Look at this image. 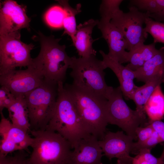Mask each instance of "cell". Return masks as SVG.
Masks as SVG:
<instances>
[{
	"label": "cell",
	"instance_id": "8fae6325",
	"mask_svg": "<svg viewBox=\"0 0 164 164\" xmlns=\"http://www.w3.org/2000/svg\"><path fill=\"white\" fill-rule=\"evenodd\" d=\"M26 6L16 1L6 0L0 4V35L21 37L20 31L28 29L30 19L26 14Z\"/></svg>",
	"mask_w": 164,
	"mask_h": 164
},
{
	"label": "cell",
	"instance_id": "83f0119b",
	"mask_svg": "<svg viewBox=\"0 0 164 164\" xmlns=\"http://www.w3.org/2000/svg\"><path fill=\"white\" fill-rule=\"evenodd\" d=\"M26 152L19 151L13 156H0V164H32Z\"/></svg>",
	"mask_w": 164,
	"mask_h": 164
},
{
	"label": "cell",
	"instance_id": "d6986e66",
	"mask_svg": "<svg viewBox=\"0 0 164 164\" xmlns=\"http://www.w3.org/2000/svg\"><path fill=\"white\" fill-rule=\"evenodd\" d=\"M12 124L27 132L31 130L29 111L25 95L16 97L14 103L7 109Z\"/></svg>",
	"mask_w": 164,
	"mask_h": 164
},
{
	"label": "cell",
	"instance_id": "8d00e7d4",
	"mask_svg": "<svg viewBox=\"0 0 164 164\" xmlns=\"http://www.w3.org/2000/svg\"></svg>",
	"mask_w": 164,
	"mask_h": 164
},
{
	"label": "cell",
	"instance_id": "4fadbf2b",
	"mask_svg": "<svg viewBox=\"0 0 164 164\" xmlns=\"http://www.w3.org/2000/svg\"><path fill=\"white\" fill-rule=\"evenodd\" d=\"M0 122V156H5L15 151H25L28 153L33 138L28 132L13 125L1 113Z\"/></svg>",
	"mask_w": 164,
	"mask_h": 164
},
{
	"label": "cell",
	"instance_id": "ba28073f",
	"mask_svg": "<svg viewBox=\"0 0 164 164\" xmlns=\"http://www.w3.org/2000/svg\"><path fill=\"white\" fill-rule=\"evenodd\" d=\"M149 13L143 12L136 7L130 6L129 11L120 9L112 15L110 22L117 27L126 40L129 51L136 46L144 43L148 34L145 32L143 25Z\"/></svg>",
	"mask_w": 164,
	"mask_h": 164
},
{
	"label": "cell",
	"instance_id": "ffe728a7",
	"mask_svg": "<svg viewBox=\"0 0 164 164\" xmlns=\"http://www.w3.org/2000/svg\"><path fill=\"white\" fill-rule=\"evenodd\" d=\"M156 43H153L148 45L140 44L128 52L126 66L133 71L142 67L145 63L152 58L157 53Z\"/></svg>",
	"mask_w": 164,
	"mask_h": 164
},
{
	"label": "cell",
	"instance_id": "d6a6232c",
	"mask_svg": "<svg viewBox=\"0 0 164 164\" xmlns=\"http://www.w3.org/2000/svg\"><path fill=\"white\" fill-rule=\"evenodd\" d=\"M148 123L151 125L154 130L157 133L161 142H164V122L161 120L149 121Z\"/></svg>",
	"mask_w": 164,
	"mask_h": 164
},
{
	"label": "cell",
	"instance_id": "603a6c76",
	"mask_svg": "<svg viewBox=\"0 0 164 164\" xmlns=\"http://www.w3.org/2000/svg\"><path fill=\"white\" fill-rule=\"evenodd\" d=\"M56 1L62 6L65 12V16L63 22V27L64 29L63 34H68L72 41L76 34L77 26L75 16L81 12V5L78 4L75 8H73L70 5L68 0Z\"/></svg>",
	"mask_w": 164,
	"mask_h": 164
},
{
	"label": "cell",
	"instance_id": "5bb4252c",
	"mask_svg": "<svg viewBox=\"0 0 164 164\" xmlns=\"http://www.w3.org/2000/svg\"><path fill=\"white\" fill-rule=\"evenodd\" d=\"M110 20L101 18L97 25L101 31L102 37L108 44V56L120 63L127 62L128 45L123 35Z\"/></svg>",
	"mask_w": 164,
	"mask_h": 164
},
{
	"label": "cell",
	"instance_id": "f1b7e54d",
	"mask_svg": "<svg viewBox=\"0 0 164 164\" xmlns=\"http://www.w3.org/2000/svg\"><path fill=\"white\" fill-rule=\"evenodd\" d=\"M130 6H135L139 11L154 14L160 12L159 5L156 0H131Z\"/></svg>",
	"mask_w": 164,
	"mask_h": 164
},
{
	"label": "cell",
	"instance_id": "4316f807",
	"mask_svg": "<svg viewBox=\"0 0 164 164\" xmlns=\"http://www.w3.org/2000/svg\"><path fill=\"white\" fill-rule=\"evenodd\" d=\"M151 150L147 148L140 149L133 157L132 164H157L161 157L157 158L154 156L151 153Z\"/></svg>",
	"mask_w": 164,
	"mask_h": 164
},
{
	"label": "cell",
	"instance_id": "44dd1931",
	"mask_svg": "<svg viewBox=\"0 0 164 164\" xmlns=\"http://www.w3.org/2000/svg\"><path fill=\"white\" fill-rule=\"evenodd\" d=\"M164 83V76L158 75L151 78L145 84L137 87L132 100L136 106V110L143 115H146L144 106L156 87Z\"/></svg>",
	"mask_w": 164,
	"mask_h": 164
},
{
	"label": "cell",
	"instance_id": "8992f818",
	"mask_svg": "<svg viewBox=\"0 0 164 164\" xmlns=\"http://www.w3.org/2000/svg\"><path fill=\"white\" fill-rule=\"evenodd\" d=\"M58 84L44 80L39 86L25 95L31 130H44L54 113Z\"/></svg>",
	"mask_w": 164,
	"mask_h": 164
},
{
	"label": "cell",
	"instance_id": "6da1fadb",
	"mask_svg": "<svg viewBox=\"0 0 164 164\" xmlns=\"http://www.w3.org/2000/svg\"><path fill=\"white\" fill-rule=\"evenodd\" d=\"M45 129L59 134L69 142L72 149L79 140L91 135L84 124L63 82L58 83L55 108Z\"/></svg>",
	"mask_w": 164,
	"mask_h": 164
},
{
	"label": "cell",
	"instance_id": "3957f363",
	"mask_svg": "<svg viewBox=\"0 0 164 164\" xmlns=\"http://www.w3.org/2000/svg\"><path fill=\"white\" fill-rule=\"evenodd\" d=\"M64 87L69 94L89 133L101 140L108 124L106 113L108 100L83 90L73 84Z\"/></svg>",
	"mask_w": 164,
	"mask_h": 164
},
{
	"label": "cell",
	"instance_id": "e575fe53",
	"mask_svg": "<svg viewBox=\"0 0 164 164\" xmlns=\"http://www.w3.org/2000/svg\"><path fill=\"white\" fill-rule=\"evenodd\" d=\"M160 157L161 159L157 164H163L164 163V145L163 151Z\"/></svg>",
	"mask_w": 164,
	"mask_h": 164
},
{
	"label": "cell",
	"instance_id": "30bf717a",
	"mask_svg": "<svg viewBox=\"0 0 164 164\" xmlns=\"http://www.w3.org/2000/svg\"><path fill=\"white\" fill-rule=\"evenodd\" d=\"M44 80L42 74L32 65L26 70L15 69L0 74L1 86L7 88L16 97L25 95L40 85Z\"/></svg>",
	"mask_w": 164,
	"mask_h": 164
},
{
	"label": "cell",
	"instance_id": "7c38bea8",
	"mask_svg": "<svg viewBox=\"0 0 164 164\" xmlns=\"http://www.w3.org/2000/svg\"><path fill=\"white\" fill-rule=\"evenodd\" d=\"M133 140L123 131H106L98 143L104 155L110 160L117 159L116 164H132L133 157L130 154L133 151Z\"/></svg>",
	"mask_w": 164,
	"mask_h": 164
},
{
	"label": "cell",
	"instance_id": "52a82bcc",
	"mask_svg": "<svg viewBox=\"0 0 164 164\" xmlns=\"http://www.w3.org/2000/svg\"><path fill=\"white\" fill-rule=\"evenodd\" d=\"M123 96L119 86L113 88L106 104L107 122L117 125L137 141L136 129L139 125L147 124L146 115L131 109L124 100Z\"/></svg>",
	"mask_w": 164,
	"mask_h": 164
},
{
	"label": "cell",
	"instance_id": "7a4b0ae2",
	"mask_svg": "<svg viewBox=\"0 0 164 164\" xmlns=\"http://www.w3.org/2000/svg\"><path fill=\"white\" fill-rule=\"evenodd\" d=\"M34 38L39 42L41 48L38 56L32 59L31 65L40 72L44 80L63 83L71 58L65 51V45L59 44L61 39L53 35L46 36L39 31Z\"/></svg>",
	"mask_w": 164,
	"mask_h": 164
},
{
	"label": "cell",
	"instance_id": "484cf974",
	"mask_svg": "<svg viewBox=\"0 0 164 164\" xmlns=\"http://www.w3.org/2000/svg\"><path fill=\"white\" fill-rule=\"evenodd\" d=\"M122 0H102L100 8L101 17L111 20L113 15L120 9L119 6Z\"/></svg>",
	"mask_w": 164,
	"mask_h": 164
},
{
	"label": "cell",
	"instance_id": "1f68e13d",
	"mask_svg": "<svg viewBox=\"0 0 164 164\" xmlns=\"http://www.w3.org/2000/svg\"><path fill=\"white\" fill-rule=\"evenodd\" d=\"M162 142L157 133L154 131L152 135L145 142L137 145H135L134 144L133 153L137 154L138 151L142 149H152Z\"/></svg>",
	"mask_w": 164,
	"mask_h": 164
},
{
	"label": "cell",
	"instance_id": "5b68a950",
	"mask_svg": "<svg viewBox=\"0 0 164 164\" xmlns=\"http://www.w3.org/2000/svg\"><path fill=\"white\" fill-rule=\"evenodd\" d=\"M33 141L29 156L32 164H67L72 149L58 133L47 130H31Z\"/></svg>",
	"mask_w": 164,
	"mask_h": 164
},
{
	"label": "cell",
	"instance_id": "9a60e30c",
	"mask_svg": "<svg viewBox=\"0 0 164 164\" xmlns=\"http://www.w3.org/2000/svg\"><path fill=\"white\" fill-rule=\"evenodd\" d=\"M98 140L92 135L79 140L72 151L67 164H102L103 154Z\"/></svg>",
	"mask_w": 164,
	"mask_h": 164
},
{
	"label": "cell",
	"instance_id": "d590c367",
	"mask_svg": "<svg viewBox=\"0 0 164 164\" xmlns=\"http://www.w3.org/2000/svg\"></svg>",
	"mask_w": 164,
	"mask_h": 164
},
{
	"label": "cell",
	"instance_id": "4dcf8cb0",
	"mask_svg": "<svg viewBox=\"0 0 164 164\" xmlns=\"http://www.w3.org/2000/svg\"><path fill=\"white\" fill-rule=\"evenodd\" d=\"M154 131L152 126L148 123L146 127H138L136 131L137 141L135 142L134 145H137L145 142L152 135Z\"/></svg>",
	"mask_w": 164,
	"mask_h": 164
},
{
	"label": "cell",
	"instance_id": "d4e9b609",
	"mask_svg": "<svg viewBox=\"0 0 164 164\" xmlns=\"http://www.w3.org/2000/svg\"><path fill=\"white\" fill-rule=\"evenodd\" d=\"M65 12L62 7L55 5L50 8L46 13L45 19L48 25L54 28H60L63 26Z\"/></svg>",
	"mask_w": 164,
	"mask_h": 164
},
{
	"label": "cell",
	"instance_id": "9c48e42d",
	"mask_svg": "<svg viewBox=\"0 0 164 164\" xmlns=\"http://www.w3.org/2000/svg\"><path fill=\"white\" fill-rule=\"evenodd\" d=\"M20 38L0 35V74L32 64L30 53L34 45L22 42Z\"/></svg>",
	"mask_w": 164,
	"mask_h": 164
},
{
	"label": "cell",
	"instance_id": "cb8c5ba5",
	"mask_svg": "<svg viewBox=\"0 0 164 164\" xmlns=\"http://www.w3.org/2000/svg\"><path fill=\"white\" fill-rule=\"evenodd\" d=\"M145 24L144 32L151 35L153 43L164 44V23L156 21L148 16L146 18Z\"/></svg>",
	"mask_w": 164,
	"mask_h": 164
},
{
	"label": "cell",
	"instance_id": "2e32d148",
	"mask_svg": "<svg viewBox=\"0 0 164 164\" xmlns=\"http://www.w3.org/2000/svg\"><path fill=\"white\" fill-rule=\"evenodd\" d=\"M99 52L102 56V61L105 68H110L117 77L119 87L125 98L127 100H132L138 87L134 82L135 78L134 71L110 58L103 51L100 50Z\"/></svg>",
	"mask_w": 164,
	"mask_h": 164
},
{
	"label": "cell",
	"instance_id": "f546056e",
	"mask_svg": "<svg viewBox=\"0 0 164 164\" xmlns=\"http://www.w3.org/2000/svg\"><path fill=\"white\" fill-rule=\"evenodd\" d=\"M16 97L6 87L1 86L0 88V112L4 108H8L15 102Z\"/></svg>",
	"mask_w": 164,
	"mask_h": 164
},
{
	"label": "cell",
	"instance_id": "836d02e7",
	"mask_svg": "<svg viewBox=\"0 0 164 164\" xmlns=\"http://www.w3.org/2000/svg\"><path fill=\"white\" fill-rule=\"evenodd\" d=\"M149 17L156 21L164 22V11L157 13H149Z\"/></svg>",
	"mask_w": 164,
	"mask_h": 164
},
{
	"label": "cell",
	"instance_id": "277c9868",
	"mask_svg": "<svg viewBox=\"0 0 164 164\" xmlns=\"http://www.w3.org/2000/svg\"><path fill=\"white\" fill-rule=\"evenodd\" d=\"M96 56L87 57H71L70 73L72 84L96 96L108 100L114 88L108 86L105 80L106 69L102 60Z\"/></svg>",
	"mask_w": 164,
	"mask_h": 164
},
{
	"label": "cell",
	"instance_id": "7402d4cb",
	"mask_svg": "<svg viewBox=\"0 0 164 164\" xmlns=\"http://www.w3.org/2000/svg\"><path fill=\"white\" fill-rule=\"evenodd\" d=\"M145 114L149 121L161 120L164 117V94L160 85H158L144 106Z\"/></svg>",
	"mask_w": 164,
	"mask_h": 164
},
{
	"label": "cell",
	"instance_id": "ac0fdd59",
	"mask_svg": "<svg viewBox=\"0 0 164 164\" xmlns=\"http://www.w3.org/2000/svg\"><path fill=\"white\" fill-rule=\"evenodd\" d=\"M134 72L137 81L145 83L155 76H164V46Z\"/></svg>",
	"mask_w": 164,
	"mask_h": 164
},
{
	"label": "cell",
	"instance_id": "e0dca14e",
	"mask_svg": "<svg viewBox=\"0 0 164 164\" xmlns=\"http://www.w3.org/2000/svg\"><path fill=\"white\" fill-rule=\"evenodd\" d=\"M98 21L92 19L77 26L76 32L72 41L80 57L96 56V52L93 49L92 44L97 39H93L91 34Z\"/></svg>",
	"mask_w": 164,
	"mask_h": 164
}]
</instances>
